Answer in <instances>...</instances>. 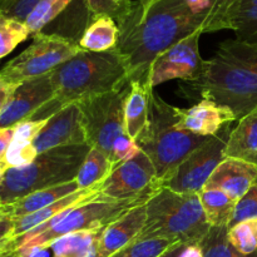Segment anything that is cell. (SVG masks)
<instances>
[{"label":"cell","mask_w":257,"mask_h":257,"mask_svg":"<svg viewBox=\"0 0 257 257\" xmlns=\"http://www.w3.org/2000/svg\"><path fill=\"white\" fill-rule=\"evenodd\" d=\"M223 156L257 166V108L241 118L231 130Z\"/></svg>","instance_id":"obj_19"},{"label":"cell","mask_w":257,"mask_h":257,"mask_svg":"<svg viewBox=\"0 0 257 257\" xmlns=\"http://www.w3.org/2000/svg\"><path fill=\"white\" fill-rule=\"evenodd\" d=\"M100 187H102V185H98L92 188H87V190H79L75 193H73V195L67 196V197L53 203V205L48 206V207L35 211V212L29 213V215L22 216V217L13 218V231L10 240H14V238L25 235L27 232L32 231L33 228L38 227L42 223L52 220L55 216L62 213L63 211L68 210V208L74 207V206H78L80 203H84L87 201L92 200L95 196L99 195Z\"/></svg>","instance_id":"obj_18"},{"label":"cell","mask_w":257,"mask_h":257,"mask_svg":"<svg viewBox=\"0 0 257 257\" xmlns=\"http://www.w3.org/2000/svg\"><path fill=\"white\" fill-rule=\"evenodd\" d=\"M183 246H185L183 243H180V242L176 243V245H173L172 247L168 248V250L166 251V252L161 257H178L180 256V252L181 250H182Z\"/></svg>","instance_id":"obj_39"},{"label":"cell","mask_w":257,"mask_h":257,"mask_svg":"<svg viewBox=\"0 0 257 257\" xmlns=\"http://www.w3.org/2000/svg\"><path fill=\"white\" fill-rule=\"evenodd\" d=\"M147 221L137 240L166 238L183 245L200 243L210 231L198 193L162 187L147 203Z\"/></svg>","instance_id":"obj_5"},{"label":"cell","mask_w":257,"mask_h":257,"mask_svg":"<svg viewBox=\"0 0 257 257\" xmlns=\"http://www.w3.org/2000/svg\"><path fill=\"white\" fill-rule=\"evenodd\" d=\"M118 40L119 28L115 20L108 15H98L90 17L78 44L82 50L103 53L115 49Z\"/></svg>","instance_id":"obj_20"},{"label":"cell","mask_w":257,"mask_h":257,"mask_svg":"<svg viewBox=\"0 0 257 257\" xmlns=\"http://www.w3.org/2000/svg\"><path fill=\"white\" fill-rule=\"evenodd\" d=\"M7 2H9V0H5V2L3 3V4H5V3H7ZM3 4H2V5H3ZM2 5H0V7H2Z\"/></svg>","instance_id":"obj_45"},{"label":"cell","mask_w":257,"mask_h":257,"mask_svg":"<svg viewBox=\"0 0 257 257\" xmlns=\"http://www.w3.org/2000/svg\"><path fill=\"white\" fill-rule=\"evenodd\" d=\"M29 35L32 34L24 22L0 14V59L10 54Z\"/></svg>","instance_id":"obj_29"},{"label":"cell","mask_w":257,"mask_h":257,"mask_svg":"<svg viewBox=\"0 0 257 257\" xmlns=\"http://www.w3.org/2000/svg\"><path fill=\"white\" fill-rule=\"evenodd\" d=\"M79 190V186H78L77 181L74 180L70 181V182L63 183V185H58L54 186V187L33 192L30 195L25 196V197L20 198V200L15 201V202L9 203L10 216H12V218H17L29 215V213L35 212V211L48 207V206L53 205L57 201L62 200V198L67 197L69 195H73V193Z\"/></svg>","instance_id":"obj_22"},{"label":"cell","mask_w":257,"mask_h":257,"mask_svg":"<svg viewBox=\"0 0 257 257\" xmlns=\"http://www.w3.org/2000/svg\"><path fill=\"white\" fill-rule=\"evenodd\" d=\"M176 243L160 237L136 240L110 257H161Z\"/></svg>","instance_id":"obj_31"},{"label":"cell","mask_w":257,"mask_h":257,"mask_svg":"<svg viewBox=\"0 0 257 257\" xmlns=\"http://www.w3.org/2000/svg\"><path fill=\"white\" fill-rule=\"evenodd\" d=\"M73 2L74 0H40L25 20L30 34L35 35L43 32V29L62 15Z\"/></svg>","instance_id":"obj_27"},{"label":"cell","mask_w":257,"mask_h":257,"mask_svg":"<svg viewBox=\"0 0 257 257\" xmlns=\"http://www.w3.org/2000/svg\"><path fill=\"white\" fill-rule=\"evenodd\" d=\"M89 150L88 145L54 148L38 155L29 165L9 168L0 180V205L74 181Z\"/></svg>","instance_id":"obj_6"},{"label":"cell","mask_w":257,"mask_h":257,"mask_svg":"<svg viewBox=\"0 0 257 257\" xmlns=\"http://www.w3.org/2000/svg\"><path fill=\"white\" fill-rule=\"evenodd\" d=\"M53 72L14 85L7 103L0 110V130L14 127L33 115L54 98Z\"/></svg>","instance_id":"obj_13"},{"label":"cell","mask_w":257,"mask_h":257,"mask_svg":"<svg viewBox=\"0 0 257 257\" xmlns=\"http://www.w3.org/2000/svg\"><path fill=\"white\" fill-rule=\"evenodd\" d=\"M55 94L29 120L48 119L62 108L125 87L128 68L119 50L93 53L80 50L53 70Z\"/></svg>","instance_id":"obj_3"},{"label":"cell","mask_w":257,"mask_h":257,"mask_svg":"<svg viewBox=\"0 0 257 257\" xmlns=\"http://www.w3.org/2000/svg\"><path fill=\"white\" fill-rule=\"evenodd\" d=\"M257 181V166L237 158H225L211 175L205 188H217L240 201Z\"/></svg>","instance_id":"obj_17"},{"label":"cell","mask_w":257,"mask_h":257,"mask_svg":"<svg viewBox=\"0 0 257 257\" xmlns=\"http://www.w3.org/2000/svg\"><path fill=\"white\" fill-rule=\"evenodd\" d=\"M33 145L38 155L54 148L87 145L82 113L77 103L67 105L50 115Z\"/></svg>","instance_id":"obj_14"},{"label":"cell","mask_w":257,"mask_h":257,"mask_svg":"<svg viewBox=\"0 0 257 257\" xmlns=\"http://www.w3.org/2000/svg\"><path fill=\"white\" fill-rule=\"evenodd\" d=\"M40 0H9L0 7V14L24 22Z\"/></svg>","instance_id":"obj_35"},{"label":"cell","mask_w":257,"mask_h":257,"mask_svg":"<svg viewBox=\"0 0 257 257\" xmlns=\"http://www.w3.org/2000/svg\"><path fill=\"white\" fill-rule=\"evenodd\" d=\"M103 228L79 231L62 236L50 243L53 257H98Z\"/></svg>","instance_id":"obj_23"},{"label":"cell","mask_w":257,"mask_h":257,"mask_svg":"<svg viewBox=\"0 0 257 257\" xmlns=\"http://www.w3.org/2000/svg\"><path fill=\"white\" fill-rule=\"evenodd\" d=\"M178 124L187 132L201 137H213L226 125L235 122L230 108L211 99H202L190 108L175 107Z\"/></svg>","instance_id":"obj_15"},{"label":"cell","mask_w":257,"mask_h":257,"mask_svg":"<svg viewBox=\"0 0 257 257\" xmlns=\"http://www.w3.org/2000/svg\"><path fill=\"white\" fill-rule=\"evenodd\" d=\"M230 133L228 124L218 135L210 137L196 148L165 181L163 187L178 193H200L217 166L225 160L223 152Z\"/></svg>","instance_id":"obj_10"},{"label":"cell","mask_w":257,"mask_h":257,"mask_svg":"<svg viewBox=\"0 0 257 257\" xmlns=\"http://www.w3.org/2000/svg\"><path fill=\"white\" fill-rule=\"evenodd\" d=\"M128 92L130 83L120 89L77 103L82 113L87 145L104 153L112 163L115 143L127 137L124 103Z\"/></svg>","instance_id":"obj_7"},{"label":"cell","mask_w":257,"mask_h":257,"mask_svg":"<svg viewBox=\"0 0 257 257\" xmlns=\"http://www.w3.org/2000/svg\"><path fill=\"white\" fill-rule=\"evenodd\" d=\"M90 17L108 15L119 23L133 5V0H85Z\"/></svg>","instance_id":"obj_32"},{"label":"cell","mask_w":257,"mask_h":257,"mask_svg":"<svg viewBox=\"0 0 257 257\" xmlns=\"http://www.w3.org/2000/svg\"><path fill=\"white\" fill-rule=\"evenodd\" d=\"M198 195L211 227H228L235 211L236 201L217 188H203Z\"/></svg>","instance_id":"obj_24"},{"label":"cell","mask_w":257,"mask_h":257,"mask_svg":"<svg viewBox=\"0 0 257 257\" xmlns=\"http://www.w3.org/2000/svg\"><path fill=\"white\" fill-rule=\"evenodd\" d=\"M148 89L150 85L138 80L130 82V92L124 103L125 133L137 141L148 123Z\"/></svg>","instance_id":"obj_21"},{"label":"cell","mask_w":257,"mask_h":257,"mask_svg":"<svg viewBox=\"0 0 257 257\" xmlns=\"http://www.w3.org/2000/svg\"><path fill=\"white\" fill-rule=\"evenodd\" d=\"M210 137H201L178 124L175 105L168 104L152 87L148 89V123L136 143L155 165L158 178L165 181L181 162Z\"/></svg>","instance_id":"obj_4"},{"label":"cell","mask_w":257,"mask_h":257,"mask_svg":"<svg viewBox=\"0 0 257 257\" xmlns=\"http://www.w3.org/2000/svg\"><path fill=\"white\" fill-rule=\"evenodd\" d=\"M10 253V248H9V241H8L5 245H3L0 247V257H9Z\"/></svg>","instance_id":"obj_40"},{"label":"cell","mask_w":257,"mask_h":257,"mask_svg":"<svg viewBox=\"0 0 257 257\" xmlns=\"http://www.w3.org/2000/svg\"><path fill=\"white\" fill-rule=\"evenodd\" d=\"M80 50L72 38L40 32L33 35L32 44L24 52L5 63L0 73L9 84L17 85L53 72Z\"/></svg>","instance_id":"obj_9"},{"label":"cell","mask_w":257,"mask_h":257,"mask_svg":"<svg viewBox=\"0 0 257 257\" xmlns=\"http://www.w3.org/2000/svg\"><path fill=\"white\" fill-rule=\"evenodd\" d=\"M145 203H147V201H118L105 197L102 193H99L87 202L68 208L63 213L62 218L54 226H52L49 230L19 243L15 247L9 248L10 250H17V248L32 247V246L49 247L50 243L54 242L62 236L68 235V233L107 227L109 223L118 220L120 216L132 210L133 207L145 205Z\"/></svg>","instance_id":"obj_8"},{"label":"cell","mask_w":257,"mask_h":257,"mask_svg":"<svg viewBox=\"0 0 257 257\" xmlns=\"http://www.w3.org/2000/svg\"><path fill=\"white\" fill-rule=\"evenodd\" d=\"M13 88H14V85L9 84V83H8L4 78H3L2 73H0V110L3 109L4 104L7 103L8 98H9Z\"/></svg>","instance_id":"obj_37"},{"label":"cell","mask_w":257,"mask_h":257,"mask_svg":"<svg viewBox=\"0 0 257 257\" xmlns=\"http://www.w3.org/2000/svg\"><path fill=\"white\" fill-rule=\"evenodd\" d=\"M113 170L114 166L109 158L100 151L90 147L87 157L78 171L75 181L80 190H87L102 185Z\"/></svg>","instance_id":"obj_25"},{"label":"cell","mask_w":257,"mask_h":257,"mask_svg":"<svg viewBox=\"0 0 257 257\" xmlns=\"http://www.w3.org/2000/svg\"><path fill=\"white\" fill-rule=\"evenodd\" d=\"M202 33H193L170 49L161 53L150 67L147 84L155 88L168 80L180 79L193 82L201 77L205 69V62L201 57L200 38Z\"/></svg>","instance_id":"obj_12"},{"label":"cell","mask_w":257,"mask_h":257,"mask_svg":"<svg viewBox=\"0 0 257 257\" xmlns=\"http://www.w3.org/2000/svg\"><path fill=\"white\" fill-rule=\"evenodd\" d=\"M4 2H5V0H0V5H2Z\"/></svg>","instance_id":"obj_44"},{"label":"cell","mask_w":257,"mask_h":257,"mask_svg":"<svg viewBox=\"0 0 257 257\" xmlns=\"http://www.w3.org/2000/svg\"><path fill=\"white\" fill-rule=\"evenodd\" d=\"M8 170H9V166L7 165V162L5 161H0V180H2V177L5 175V172Z\"/></svg>","instance_id":"obj_41"},{"label":"cell","mask_w":257,"mask_h":257,"mask_svg":"<svg viewBox=\"0 0 257 257\" xmlns=\"http://www.w3.org/2000/svg\"><path fill=\"white\" fill-rule=\"evenodd\" d=\"M7 242H8V241H5V242H0V247H2L3 245H5V243H7Z\"/></svg>","instance_id":"obj_43"},{"label":"cell","mask_w":257,"mask_h":257,"mask_svg":"<svg viewBox=\"0 0 257 257\" xmlns=\"http://www.w3.org/2000/svg\"><path fill=\"white\" fill-rule=\"evenodd\" d=\"M228 241L243 255L257 251V220H247L228 228Z\"/></svg>","instance_id":"obj_30"},{"label":"cell","mask_w":257,"mask_h":257,"mask_svg":"<svg viewBox=\"0 0 257 257\" xmlns=\"http://www.w3.org/2000/svg\"><path fill=\"white\" fill-rule=\"evenodd\" d=\"M178 257H203L202 248L198 243H196V245H185Z\"/></svg>","instance_id":"obj_38"},{"label":"cell","mask_w":257,"mask_h":257,"mask_svg":"<svg viewBox=\"0 0 257 257\" xmlns=\"http://www.w3.org/2000/svg\"><path fill=\"white\" fill-rule=\"evenodd\" d=\"M147 221V207H133L118 220L103 228L98 246V257H110L140 237Z\"/></svg>","instance_id":"obj_16"},{"label":"cell","mask_w":257,"mask_h":257,"mask_svg":"<svg viewBox=\"0 0 257 257\" xmlns=\"http://www.w3.org/2000/svg\"><path fill=\"white\" fill-rule=\"evenodd\" d=\"M162 181L158 178L155 165L141 150L132 160L120 163L110 172L102 183L100 193L118 201H150L161 188Z\"/></svg>","instance_id":"obj_11"},{"label":"cell","mask_w":257,"mask_h":257,"mask_svg":"<svg viewBox=\"0 0 257 257\" xmlns=\"http://www.w3.org/2000/svg\"><path fill=\"white\" fill-rule=\"evenodd\" d=\"M152 2H153V0H133V3L141 5V7H146V5L151 4Z\"/></svg>","instance_id":"obj_42"},{"label":"cell","mask_w":257,"mask_h":257,"mask_svg":"<svg viewBox=\"0 0 257 257\" xmlns=\"http://www.w3.org/2000/svg\"><path fill=\"white\" fill-rule=\"evenodd\" d=\"M181 92L201 95L230 108L240 120L257 108V45L228 39L205 62V69L193 82H183Z\"/></svg>","instance_id":"obj_2"},{"label":"cell","mask_w":257,"mask_h":257,"mask_svg":"<svg viewBox=\"0 0 257 257\" xmlns=\"http://www.w3.org/2000/svg\"><path fill=\"white\" fill-rule=\"evenodd\" d=\"M15 127L9 128H2L0 130V161L5 160V155L9 148L10 143H12L13 136H14Z\"/></svg>","instance_id":"obj_36"},{"label":"cell","mask_w":257,"mask_h":257,"mask_svg":"<svg viewBox=\"0 0 257 257\" xmlns=\"http://www.w3.org/2000/svg\"><path fill=\"white\" fill-rule=\"evenodd\" d=\"M237 0H153L146 7L133 3L118 23L117 49L124 58L130 82L147 84L153 60L193 33L232 30Z\"/></svg>","instance_id":"obj_1"},{"label":"cell","mask_w":257,"mask_h":257,"mask_svg":"<svg viewBox=\"0 0 257 257\" xmlns=\"http://www.w3.org/2000/svg\"><path fill=\"white\" fill-rule=\"evenodd\" d=\"M228 227H211L206 237L198 245L201 246L203 257H257L256 252L243 255L236 250L228 241Z\"/></svg>","instance_id":"obj_28"},{"label":"cell","mask_w":257,"mask_h":257,"mask_svg":"<svg viewBox=\"0 0 257 257\" xmlns=\"http://www.w3.org/2000/svg\"><path fill=\"white\" fill-rule=\"evenodd\" d=\"M247 220H257V181L251 186L245 196L236 202L228 228Z\"/></svg>","instance_id":"obj_34"},{"label":"cell","mask_w":257,"mask_h":257,"mask_svg":"<svg viewBox=\"0 0 257 257\" xmlns=\"http://www.w3.org/2000/svg\"><path fill=\"white\" fill-rule=\"evenodd\" d=\"M37 157L38 152L32 142L13 138L12 143H10L9 148L7 151L4 161L9 166V168H14L29 165Z\"/></svg>","instance_id":"obj_33"},{"label":"cell","mask_w":257,"mask_h":257,"mask_svg":"<svg viewBox=\"0 0 257 257\" xmlns=\"http://www.w3.org/2000/svg\"><path fill=\"white\" fill-rule=\"evenodd\" d=\"M236 39L257 45V0H237L232 15Z\"/></svg>","instance_id":"obj_26"}]
</instances>
